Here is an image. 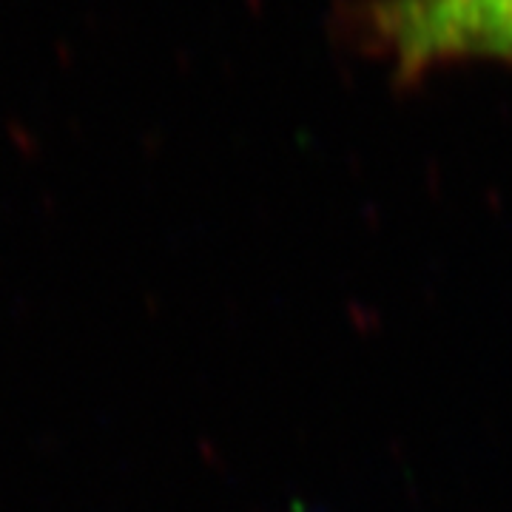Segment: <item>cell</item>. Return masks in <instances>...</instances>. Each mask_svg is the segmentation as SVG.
<instances>
[{"mask_svg":"<svg viewBox=\"0 0 512 512\" xmlns=\"http://www.w3.org/2000/svg\"><path fill=\"white\" fill-rule=\"evenodd\" d=\"M370 23L402 80L458 60L512 66V0H376Z\"/></svg>","mask_w":512,"mask_h":512,"instance_id":"6da1fadb","label":"cell"}]
</instances>
